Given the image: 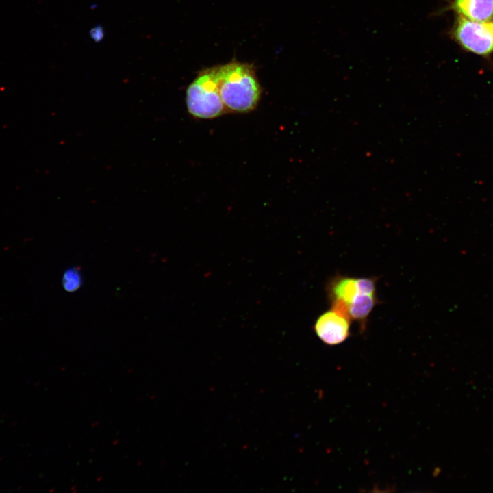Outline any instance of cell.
I'll list each match as a JSON object with an SVG mask.
<instances>
[{
	"mask_svg": "<svg viewBox=\"0 0 493 493\" xmlns=\"http://www.w3.org/2000/svg\"><path fill=\"white\" fill-rule=\"evenodd\" d=\"M377 280V278L374 277L356 278L358 293L375 294Z\"/></svg>",
	"mask_w": 493,
	"mask_h": 493,
	"instance_id": "cell-9",
	"label": "cell"
},
{
	"mask_svg": "<svg viewBox=\"0 0 493 493\" xmlns=\"http://www.w3.org/2000/svg\"><path fill=\"white\" fill-rule=\"evenodd\" d=\"M378 301L376 294L358 293L349 305L351 320L357 321L359 324L360 329H365L367 319Z\"/></svg>",
	"mask_w": 493,
	"mask_h": 493,
	"instance_id": "cell-7",
	"label": "cell"
},
{
	"mask_svg": "<svg viewBox=\"0 0 493 493\" xmlns=\"http://www.w3.org/2000/svg\"><path fill=\"white\" fill-rule=\"evenodd\" d=\"M62 282L66 290L73 292L77 290L81 284V277L78 269L68 270L64 275Z\"/></svg>",
	"mask_w": 493,
	"mask_h": 493,
	"instance_id": "cell-8",
	"label": "cell"
},
{
	"mask_svg": "<svg viewBox=\"0 0 493 493\" xmlns=\"http://www.w3.org/2000/svg\"><path fill=\"white\" fill-rule=\"evenodd\" d=\"M350 322L330 310L322 314L317 318L314 330L325 344L337 345L345 341L349 336Z\"/></svg>",
	"mask_w": 493,
	"mask_h": 493,
	"instance_id": "cell-4",
	"label": "cell"
},
{
	"mask_svg": "<svg viewBox=\"0 0 493 493\" xmlns=\"http://www.w3.org/2000/svg\"><path fill=\"white\" fill-rule=\"evenodd\" d=\"M452 35L456 42L468 52L481 56L493 53V19L477 22L458 16Z\"/></svg>",
	"mask_w": 493,
	"mask_h": 493,
	"instance_id": "cell-3",
	"label": "cell"
},
{
	"mask_svg": "<svg viewBox=\"0 0 493 493\" xmlns=\"http://www.w3.org/2000/svg\"><path fill=\"white\" fill-rule=\"evenodd\" d=\"M329 301L340 299L350 304L358 294L356 278L337 275L327 283Z\"/></svg>",
	"mask_w": 493,
	"mask_h": 493,
	"instance_id": "cell-6",
	"label": "cell"
},
{
	"mask_svg": "<svg viewBox=\"0 0 493 493\" xmlns=\"http://www.w3.org/2000/svg\"><path fill=\"white\" fill-rule=\"evenodd\" d=\"M216 76L227 112L247 113L255 108L262 88L251 65L233 61L216 66Z\"/></svg>",
	"mask_w": 493,
	"mask_h": 493,
	"instance_id": "cell-1",
	"label": "cell"
},
{
	"mask_svg": "<svg viewBox=\"0 0 493 493\" xmlns=\"http://www.w3.org/2000/svg\"><path fill=\"white\" fill-rule=\"evenodd\" d=\"M186 104L196 118L212 119L227 112L219 92L216 66L200 72L188 86Z\"/></svg>",
	"mask_w": 493,
	"mask_h": 493,
	"instance_id": "cell-2",
	"label": "cell"
},
{
	"mask_svg": "<svg viewBox=\"0 0 493 493\" xmlns=\"http://www.w3.org/2000/svg\"><path fill=\"white\" fill-rule=\"evenodd\" d=\"M451 7L459 16L472 21L493 19V0H453Z\"/></svg>",
	"mask_w": 493,
	"mask_h": 493,
	"instance_id": "cell-5",
	"label": "cell"
}]
</instances>
